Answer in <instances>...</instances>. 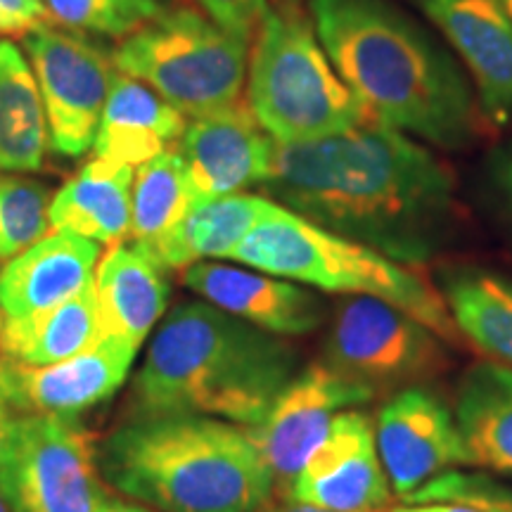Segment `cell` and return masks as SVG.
<instances>
[{"label":"cell","instance_id":"6da1fadb","mask_svg":"<svg viewBox=\"0 0 512 512\" xmlns=\"http://www.w3.org/2000/svg\"><path fill=\"white\" fill-rule=\"evenodd\" d=\"M266 197L406 266L444 252L458 226L456 181L408 133L363 119L304 143H275Z\"/></svg>","mask_w":512,"mask_h":512},{"label":"cell","instance_id":"7a4b0ae2","mask_svg":"<svg viewBox=\"0 0 512 512\" xmlns=\"http://www.w3.org/2000/svg\"><path fill=\"white\" fill-rule=\"evenodd\" d=\"M332 67L370 119L441 150H465L482 126L460 62L394 0H309Z\"/></svg>","mask_w":512,"mask_h":512},{"label":"cell","instance_id":"3957f363","mask_svg":"<svg viewBox=\"0 0 512 512\" xmlns=\"http://www.w3.org/2000/svg\"><path fill=\"white\" fill-rule=\"evenodd\" d=\"M297 375V354L209 302H183L152 337L128 394V420L204 415L254 427Z\"/></svg>","mask_w":512,"mask_h":512},{"label":"cell","instance_id":"277c9868","mask_svg":"<svg viewBox=\"0 0 512 512\" xmlns=\"http://www.w3.org/2000/svg\"><path fill=\"white\" fill-rule=\"evenodd\" d=\"M100 472L155 512H256L275 491L249 427L204 415L128 420L102 446Z\"/></svg>","mask_w":512,"mask_h":512},{"label":"cell","instance_id":"5b68a950","mask_svg":"<svg viewBox=\"0 0 512 512\" xmlns=\"http://www.w3.org/2000/svg\"><path fill=\"white\" fill-rule=\"evenodd\" d=\"M230 261L320 292L382 299L420 320L446 344L463 339L439 287L413 266L330 233L285 207L261 221L240 242Z\"/></svg>","mask_w":512,"mask_h":512},{"label":"cell","instance_id":"8992f818","mask_svg":"<svg viewBox=\"0 0 512 512\" xmlns=\"http://www.w3.org/2000/svg\"><path fill=\"white\" fill-rule=\"evenodd\" d=\"M247 107L275 143H304L368 119L332 67L311 17L275 3L254 34L247 67Z\"/></svg>","mask_w":512,"mask_h":512},{"label":"cell","instance_id":"52a82bcc","mask_svg":"<svg viewBox=\"0 0 512 512\" xmlns=\"http://www.w3.org/2000/svg\"><path fill=\"white\" fill-rule=\"evenodd\" d=\"M112 57L117 72L147 83L183 117L200 119L242 102L249 41L204 12L166 8L124 36Z\"/></svg>","mask_w":512,"mask_h":512},{"label":"cell","instance_id":"ba28073f","mask_svg":"<svg viewBox=\"0 0 512 512\" xmlns=\"http://www.w3.org/2000/svg\"><path fill=\"white\" fill-rule=\"evenodd\" d=\"M444 339L406 311L373 297H342L325 337L323 363L373 392L420 387L444 373Z\"/></svg>","mask_w":512,"mask_h":512},{"label":"cell","instance_id":"9c48e42d","mask_svg":"<svg viewBox=\"0 0 512 512\" xmlns=\"http://www.w3.org/2000/svg\"><path fill=\"white\" fill-rule=\"evenodd\" d=\"M0 491L12 512H95L107 491L93 437L74 420L15 415Z\"/></svg>","mask_w":512,"mask_h":512},{"label":"cell","instance_id":"30bf717a","mask_svg":"<svg viewBox=\"0 0 512 512\" xmlns=\"http://www.w3.org/2000/svg\"><path fill=\"white\" fill-rule=\"evenodd\" d=\"M46 107L50 147L62 157H81L91 150L117 79L114 57L86 34L38 24L22 36Z\"/></svg>","mask_w":512,"mask_h":512},{"label":"cell","instance_id":"8fae6325","mask_svg":"<svg viewBox=\"0 0 512 512\" xmlns=\"http://www.w3.org/2000/svg\"><path fill=\"white\" fill-rule=\"evenodd\" d=\"M375 396L366 384L337 373L323 361L294 375L273 401L266 418L249 427L271 470L275 489H290L339 413L363 406Z\"/></svg>","mask_w":512,"mask_h":512},{"label":"cell","instance_id":"7c38bea8","mask_svg":"<svg viewBox=\"0 0 512 512\" xmlns=\"http://www.w3.org/2000/svg\"><path fill=\"white\" fill-rule=\"evenodd\" d=\"M136 354L131 344L105 337L93 349L53 366H22L0 356V401L17 418L74 420L124 387Z\"/></svg>","mask_w":512,"mask_h":512},{"label":"cell","instance_id":"4fadbf2b","mask_svg":"<svg viewBox=\"0 0 512 512\" xmlns=\"http://www.w3.org/2000/svg\"><path fill=\"white\" fill-rule=\"evenodd\" d=\"M456 53L489 126H512V17L503 0H413Z\"/></svg>","mask_w":512,"mask_h":512},{"label":"cell","instance_id":"5bb4252c","mask_svg":"<svg viewBox=\"0 0 512 512\" xmlns=\"http://www.w3.org/2000/svg\"><path fill=\"white\" fill-rule=\"evenodd\" d=\"M375 439L392 494L401 501L441 472L467 465L453 411L425 387L401 389L384 403Z\"/></svg>","mask_w":512,"mask_h":512},{"label":"cell","instance_id":"9a60e30c","mask_svg":"<svg viewBox=\"0 0 512 512\" xmlns=\"http://www.w3.org/2000/svg\"><path fill=\"white\" fill-rule=\"evenodd\" d=\"M292 501L335 512H382L392 486L377 451L375 427L358 408L342 411L287 489Z\"/></svg>","mask_w":512,"mask_h":512},{"label":"cell","instance_id":"2e32d148","mask_svg":"<svg viewBox=\"0 0 512 512\" xmlns=\"http://www.w3.org/2000/svg\"><path fill=\"white\" fill-rule=\"evenodd\" d=\"M178 152L192 202L200 207L247 188H264L273 166L275 140L240 102L230 110L192 119L178 140Z\"/></svg>","mask_w":512,"mask_h":512},{"label":"cell","instance_id":"e0dca14e","mask_svg":"<svg viewBox=\"0 0 512 512\" xmlns=\"http://www.w3.org/2000/svg\"><path fill=\"white\" fill-rule=\"evenodd\" d=\"M181 283L216 309L278 337L309 335L325 318L323 299L309 287L249 266L197 261L181 268Z\"/></svg>","mask_w":512,"mask_h":512},{"label":"cell","instance_id":"ac0fdd59","mask_svg":"<svg viewBox=\"0 0 512 512\" xmlns=\"http://www.w3.org/2000/svg\"><path fill=\"white\" fill-rule=\"evenodd\" d=\"M100 261L98 242L55 230L0 268V311L5 320H24L55 309L93 280Z\"/></svg>","mask_w":512,"mask_h":512},{"label":"cell","instance_id":"d6986e66","mask_svg":"<svg viewBox=\"0 0 512 512\" xmlns=\"http://www.w3.org/2000/svg\"><path fill=\"white\" fill-rule=\"evenodd\" d=\"M188 121L162 95L117 74L95 136V157L138 169L178 145Z\"/></svg>","mask_w":512,"mask_h":512},{"label":"cell","instance_id":"ffe728a7","mask_svg":"<svg viewBox=\"0 0 512 512\" xmlns=\"http://www.w3.org/2000/svg\"><path fill=\"white\" fill-rule=\"evenodd\" d=\"M95 292L105 337L140 349L169 304L164 268L136 245L110 247L95 273Z\"/></svg>","mask_w":512,"mask_h":512},{"label":"cell","instance_id":"44dd1931","mask_svg":"<svg viewBox=\"0 0 512 512\" xmlns=\"http://www.w3.org/2000/svg\"><path fill=\"white\" fill-rule=\"evenodd\" d=\"M280 204L266 195L219 197L190 211L178 226L155 245L140 249L164 268H185L197 261L230 259L242 240ZM133 245V242H131Z\"/></svg>","mask_w":512,"mask_h":512},{"label":"cell","instance_id":"7402d4cb","mask_svg":"<svg viewBox=\"0 0 512 512\" xmlns=\"http://www.w3.org/2000/svg\"><path fill=\"white\" fill-rule=\"evenodd\" d=\"M136 169L95 157L50 200V226L100 245H119L131 233Z\"/></svg>","mask_w":512,"mask_h":512},{"label":"cell","instance_id":"603a6c76","mask_svg":"<svg viewBox=\"0 0 512 512\" xmlns=\"http://www.w3.org/2000/svg\"><path fill=\"white\" fill-rule=\"evenodd\" d=\"M453 418L467 465L512 477V368L475 363L458 384Z\"/></svg>","mask_w":512,"mask_h":512},{"label":"cell","instance_id":"cb8c5ba5","mask_svg":"<svg viewBox=\"0 0 512 512\" xmlns=\"http://www.w3.org/2000/svg\"><path fill=\"white\" fill-rule=\"evenodd\" d=\"M439 292L460 337L505 368H512V278L479 266H448Z\"/></svg>","mask_w":512,"mask_h":512},{"label":"cell","instance_id":"d4e9b609","mask_svg":"<svg viewBox=\"0 0 512 512\" xmlns=\"http://www.w3.org/2000/svg\"><path fill=\"white\" fill-rule=\"evenodd\" d=\"M105 339L95 278L55 309L24 320H5L0 356L22 366H53Z\"/></svg>","mask_w":512,"mask_h":512},{"label":"cell","instance_id":"484cf974","mask_svg":"<svg viewBox=\"0 0 512 512\" xmlns=\"http://www.w3.org/2000/svg\"><path fill=\"white\" fill-rule=\"evenodd\" d=\"M50 147L46 107L27 55L0 41V171H38Z\"/></svg>","mask_w":512,"mask_h":512},{"label":"cell","instance_id":"4316f807","mask_svg":"<svg viewBox=\"0 0 512 512\" xmlns=\"http://www.w3.org/2000/svg\"><path fill=\"white\" fill-rule=\"evenodd\" d=\"M192 190L178 147H171L143 166L133 178L131 240L145 249L171 233L190 214Z\"/></svg>","mask_w":512,"mask_h":512},{"label":"cell","instance_id":"83f0119b","mask_svg":"<svg viewBox=\"0 0 512 512\" xmlns=\"http://www.w3.org/2000/svg\"><path fill=\"white\" fill-rule=\"evenodd\" d=\"M46 185L0 171V268L46 238L50 228Z\"/></svg>","mask_w":512,"mask_h":512},{"label":"cell","instance_id":"f1b7e54d","mask_svg":"<svg viewBox=\"0 0 512 512\" xmlns=\"http://www.w3.org/2000/svg\"><path fill=\"white\" fill-rule=\"evenodd\" d=\"M403 503H460L482 512H512V486L489 475L446 470Z\"/></svg>","mask_w":512,"mask_h":512},{"label":"cell","instance_id":"f546056e","mask_svg":"<svg viewBox=\"0 0 512 512\" xmlns=\"http://www.w3.org/2000/svg\"><path fill=\"white\" fill-rule=\"evenodd\" d=\"M57 24L76 34L128 36L138 29L119 0H43Z\"/></svg>","mask_w":512,"mask_h":512},{"label":"cell","instance_id":"4dcf8cb0","mask_svg":"<svg viewBox=\"0 0 512 512\" xmlns=\"http://www.w3.org/2000/svg\"><path fill=\"white\" fill-rule=\"evenodd\" d=\"M479 178L486 200L512 228V138L486 152Z\"/></svg>","mask_w":512,"mask_h":512},{"label":"cell","instance_id":"1f68e13d","mask_svg":"<svg viewBox=\"0 0 512 512\" xmlns=\"http://www.w3.org/2000/svg\"><path fill=\"white\" fill-rule=\"evenodd\" d=\"M197 5L219 27L245 41L256 34L266 10L271 8L268 0H197Z\"/></svg>","mask_w":512,"mask_h":512},{"label":"cell","instance_id":"d6a6232c","mask_svg":"<svg viewBox=\"0 0 512 512\" xmlns=\"http://www.w3.org/2000/svg\"><path fill=\"white\" fill-rule=\"evenodd\" d=\"M46 17L43 0H0V34L5 36H27Z\"/></svg>","mask_w":512,"mask_h":512},{"label":"cell","instance_id":"836d02e7","mask_svg":"<svg viewBox=\"0 0 512 512\" xmlns=\"http://www.w3.org/2000/svg\"><path fill=\"white\" fill-rule=\"evenodd\" d=\"M119 3L124 5V10L133 17L138 27L169 8V0H119Z\"/></svg>","mask_w":512,"mask_h":512},{"label":"cell","instance_id":"e575fe53","mask_svg":"<svg viewBox=\"0 0 512 512\" xmlns=\"http://www.w3.org/2000/svg\"><path fill=\"white\" fill-rule=\"evenodd\" d=\"M12 430H15V415L3 401H0V475H3L5 460H8Z\"/></svg>","mask_w":512,"mask_h":512},{"label":"cell","instance_id":"d590c367","mask_svg":"<svg viewBox=\"0 0 512 512\" xmlns=\"http://www.w3.org/2000/svg\"><path fill=\"white\" fill-rule=\"evenodd\" d=\"M256 512H335V510H325V508H318V505L299 503V501H292L290 496H285V498H278V501L271 498V501H266Z\"/></svg>","mask_w":512,"mask_h":512},{"label":"cell","instance_id":"8d00e7d4","mask_svg":"<svg viewBox=\"0 0 512 512\" xmlns=\"http://www.w3.org/2000/svg\"><path fill=\"white\" fill-rule=\"evenodd\" d=\"M389 512H482V510L470 508V505H460V503H406Z\"/></svg>","mask_w":512,"mask_h":512},{"label":"cell","instance_id":"74e56055","mask_svg":"<svg viewBox=\"0 0 512 512\" xmlns=\"http://www.w3.org/2000/svg\"><path fill=\"white\" fill-rule=\"evenodd\" d=\"M95 512H155V510L145 508V505L133 503V501L126 503V501H114V498H107V501L102 503Z\"/></svg>","mask_w":512,"mask_h":512},{"label":"cell","instance_id":"f35d334b","mask_svg":"<svg viewBox=\"0 0 512 512\" xmlns=\"http://www.w3.org/2000/svg\"><path fill=\"white\" fill-rule=\"evenodd\" d=\"M0 512H12L10 503H8V498H5L3 491H0Z\"/></svg>","mask_w":512,"mask_h":512},{"label":"cell","instance_id":"ab89813d","mask_svg":"<svg viewBox=\"0 0 512 512\" xmlns=\"http://www.w3.org/2000/svg\"><path fill=\"white\" fill-rule=\"evenodd\" d=\"M275 3H280V5H299V0H275Z\"/></svg>","mask_w":512,"mask_h":512},{"label":"cell","instance_id":"60d3db41","mask_svg":"<svg viewBox=\"0 0 512 512\" xmlns=\"http://www.w3.org/2000/svg\"><path fill=\"white\" fill-rule=\"evenodd\" d=\"M505 3V8H508V12H510V17H512V0H503Z\"/></svg>","mask_w":512,"mask_h":512},{"label":"cell","instance_id":"b9f144b4","mask_svg":"<svg viewBox=\"0 0 512 512\" xmlns=\"http://www.w3.org/2000/svg\"><path fill=\"white\" fill-rule=\"evenodd\" d=\"M0 335H3V311H0Z\"/></svg>","mask_w":512,"mask_h":512}]
</instances>
